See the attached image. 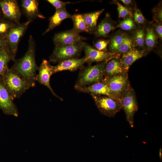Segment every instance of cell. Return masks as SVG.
<instances>
[{
	"instance_id": "cell-1",
	"label": "cell",
	"mask_w": 162,
	"mask_h": 162,
	"mask_svg": "<svg viewBox=\"0 0 162 162\" xmlns=\"http://www.w3.org/2000/svg\"><path fill=\"white\" fill-rule=\"evenodd\" d=\"M36 44L33 36H30L28 40V46L27 51L21 58L15 59L14 64L10 69L18 74L33 87L36 85L38 70L35 61Z\"/></svg>"
},
{
	"instance_id": "cell-2",
	"label": "cell",
	"mask_w": 162,
	"mask_h": 162,
	"mask_svg": "<svg viewBox=\"0 0 162 162\" xmlns=\"http://www.w3.org/2000/svg\"><path fill=\"white\" fill-rule=\"evenodd\" d=\"M107 62L84 66L81 69L75 87H84L102 81L104 78L105 66Z\"/></svg>"
},
{
	"instance_id": "cell-3",
	"label": "cell",
	"mask_w": 162,
	"mask_h": 162,
	"mask_svg": "<svg viewBox=\"0 0 162 162\" xmlns=\"http://www.w3.org/2000/svg\"><path fill=\"white\" fill-rule=\"evenodd\" d=\"M1 77L14 100L20 98L27 90L33 87L31 85L10 69L8 68Z\"/></svg>"
},
{
	"instance_id": "cell-4",
	"label": "cell",
	"mask_w": 162,
	"mask_h": 162,
	"mask_svg": "<svg viewBox=\"0 0 162 162\" xmlns=\"http://www.w3.org/2000/svg\"><path fill=\"white\" fill-rule=\"evenodd\" d=\"M86 43L82 41L68 45H55L49 57L50 62L58 63L67 59L77 58L80 54Z\"/></svg>"
},
{
	"instance_id": "cell-5",
	"label": "cell",
	"mask_w": 162,
	"mask_h": 162,
	"mask_svg": "<svg viewBox=\"0 0 162 162\" xmlns=\"http://www.w3.org/2000/svg\"><path fill=\"white\" fill-rule=\"evenodd\" d=\"M91 95L99 110L105 116L114 117L122 109L121 100L118 99L104 95Z\"/></svg>"
},
{
	"instance_id": "cell-6",
	"label": "cell",
	"mask_w": 162,
	"mask_h": 162,
	"mask_svg": "<svg viewBox=\"0 0 162 162\" xmlns=\"http://www.w3.org/2000/svg\"><path fill=\"white\" fill-rule=\"evenodd\" d=\"M120 100L126 119L130 127L133 128L134 116L138 107L134 90L130 85L124 92Z\"/></svg>"
},
{
	"instance_id": "cell-7",
	"label": "cell",
	"mask_w": 162,
	"mask_h": 162,
	"mask_svg": "<svg viewBox=\"0 0 162 162\" xmlns=\"http://www.w3.org/2000/svg\"><path fill=\"white\" fill-rule=\"evenodd\" d=\"M102 81L106 84L114 97L120 100L130 85L127 72L104 78Z\"/></svg>"
},
{
	"instance_id": "cell-8",
	"label": "cell",
	"mask_w": 162,
	"mask_h": 162,
	"mask_svg": "<svg viewBox=\"0 0 162 162\" xmlns=\"http://www.w3.org/2000/svg\"><path fill=\"white\" fill-rule=\"evenodd\" d=\"M31 22L28 20L16 24L10 30L5 39L7 45L16 56L19 43Z\"/></svg>"
},
{
	"instance_id": "cell-9",
	"label": "cell",
	"mask_w": 162,
	"mask_h": 162,
	"mask_svg": "<svg viewBox=\"0 0 162 162\" xmlns=\"http://www.w3.org/2000/svg\"><path fill=\"white\" fill-rule=\"evenodd\" d=\"M0 10L4 17L16 24L20 23L21 12L16 0H0Z\"/></svg>"
},
{
	"instance_id": "cell-10",
	"label": "cell",
	"mask_w": 162,
	"mask_h": 162,
	"mask_svg": "<svg viewBox=\"0 0 162 162\" xmlns=\"http://www.w3.org/2000/svg\"><path fill=\"white\" fill-rule=\"evenodd\" d=\"M0 77V109L4 114L17 116V107Z\"/></svg>"
},
{
	"instance_id": "cell-11",
	"label": "cell",
	"mask_w": 162,
	"mask_h": 162,
	"mask_svg": "<svg viewBox=\"0 0 162 162\" xmlns=\"http://www.w3.org/2000/svg\"><path fill=\"white\" fill-rule=\"evenodd\" d=\"M38 73L37 74L36 81L46 86L48 88L53 95L62 100V98L55 93L50 85V77L53 74V66L50 64L49 62L43 59L40 66L38 67Z\"/></svg>"
},
{
	"instance_id": "cell-12",
	"label": "cell",
	"mask_w": 162,
	"mask_h": 162,
	"mask_svg": "<svg viewBox=\"0 0 162 162\" xmlns=\"http://www.w3.org/2000/svg\"><path fill=\"white\" fill-rule=\"evenodd\" d=\"M83 49L85 52V56L87 60V62L89 64L94 62H108L118 56V55L110 52L97 50L86 44Z\"/></svg>"
},
{
	"instance_id": "cell-13",
	"label": "cell",
	"mask_w": 162,
	"mask_h": 162,
	"mask_svg": "<svg viewBox=\"0 0 162 162\" xmlns=\"http://www.w3.org/2000/svg\"><path fill=\"white\" fill-rule=\"evenodd\" d=\"M86 38L73 29L56 34L53 38L55 45H68L82 41Z\"/></svg>"
},
{
	"instance_id": "cell-14",
	"label": "cell",
	"mask_w": 162,
	"mask_h": 162,
	"mask_svg": "<svg viewBox=\"0 0 162 162\" xmlns=\"http://www.w3.org/2000/svg\"><path fill=\"white\" fill-rule=\"evenodd\" d=\"M39 5L38 0H21V5L22 11L28 21L31 22L37 18H45V17L40 12Z\"/></svg>"
},
{
	"instance_id": "cell-15",
	"label": "cell",
	"mask_w": 162,
	"mask_h": 162,
	"mask_svg": "<svg viewBox=\"0 0 162 162\" xmlns=\"http://www.w3.org/2000/svg\"><path fill=\"white\" fill-rule=\"evenodd\" d=\"M87 62L85 56L81 58H74L64 60L53 66V74L64 70L74 71L79 68L81 69Z\"/></svg>"
},
{
	"instance_id": "cell-16",
	"label": "cell",
	"mask_w": 162,
	"mask_h": 162,
	"mask_svg": "<svg viewBox=\"0 0 162 162\" xmlns=\"http://www.w3.org/2000/svg\"><path fill=\"white\" fill-rule=\"evenodd\" d=\"M74 88L76 90L80 92L116 98L113 95L106 84L103 81L87 86L82 87H75Z\"/></svg>"
},
{
	"instance_id": "cell-17",
	"label": "cell",
	"mask_w": 162,
	"mask_h": 162,
	"mask_svg": "<svg viewBox=\"0 0 162 162\" xmlns=\"http://www.w3.org/2000/svg\"><path fill=\"white\" fill-rule=\"evenodd\" d=\"M144 55V51L134 48L122 54L119 58L122 68L128 71L132 64L137 60L142 57Z\"/></svg>"
},
{
	"instance_id": "cell-18",
	"label": "cell",
	"mask_w": 162,
	"mask_h": 162,
	"mask_svg": "<svg viewBox=\"0 0 162 162\" xmlns=\"http://www.w3.org/2000/svg\"><path fill=\"white\" fill-rule=\"evenodd\" d=\"M71 15L67 11L66 8L56 10L54 14L49 18V23L47 28L43 34L44 35L60 25L65 19L70 18Z\"/></svg>"
},
{
	"instance_id": "cell-19",
	"label": "cell",
	"mask_w": 162,
	"mask_h": 162,
	"mask_svg": "<svg viewBox=\"0 0 162 162\" xmlns=\"http://www.w3.org/2000/svg\"><path fill=\"white\" fill-rule=\"evenodd\" d=\"M122 67L118 57L113 58L106 63L104 70V78L127 72Z\"/></svg>"
},
{
	"instance_id": "cell-20",
	"label": "cell",
	"mask_w": 162,
	"mask_h": 162,
	"mask_svg": "<svg viewBox=\"0 0 162 162\" xmlns=\"http://www.w3.org/2000/svg\"><path fill=\"white\" fill-rule=\"evenodd\" d=\"M16 56L6 45L0 50V77L8 69V65L10 61H14Z\"/></svg>"
},
{
	"instance_id": "cell-21",
	"label": "cell",
	"mask_w": 162,
	"mask_h": 162,
	"mask_svg": "<svg viewBox=\"0 0 162 162\" xmlns=\"http://www.w3.org/2000/svg\"><path fill=\"white\" fill-rule=\"evenodd\" d=\"M104 10V9L95 12L82 14L83 18L87 26L89 33L94 31L96 26L97 20L100 15Z\"/></svg>"
},
{
	"instance_id": "cell-22",
	"label": "cell",
	"mask_w": 162,
	"mask_h": 162,
	"mask_svg": "<svg viewBox=\"0 0 162 162\" xmlns=\"http://www.w3.org/2000/svg\"><path fill=\"white\" fill-rule=\"evenodd\" d=\"M114 27L108 17H106L96 27L94 30L97 37H104L108 34Z\"/></svg>"
},
{
	"instance_id": "cell-23",
	"label": "cell",
	"mask_w": 162,
	"mask_h": 162,
	"mask_svg": "<svg viewBox=\"0 0 162 162\" xmlns=\"http://www.w3.org/2000/svg\"><path fill=\"white\" fill-rule=\"evenodd\" d=\"M71 18L74 24L72 29L75 32L79 34L82 32L89 33L87 26L82 14H74L72 15Z\"/></svg>"
},
{
	"instance_id": "cell-24",
	"label": "cell",
	"mask_w": 162,
	"mask_h": 162,
	"mask_svg": "<svg viewBox=\"0 0 162 162\" xmlns=\"http://www.w3.org/2000/svg\"><path fill=\"white\" fill-rule=\"evenodd\" d=\"M16 24L5 18L3 16L0 17V38L5 39L11 28Z\"/></svg>"
},
{
	"instance_id": "cell-25",
	"label": "cell",
	"mask_w": 162,
	"mask_h": 162,
	"mask_svg": "<svg viewBox=\"0 0 162 162\" xmlns=\"http://www.w3.org/2000/svg\"><path fill=\"white\" fill-rule=\"evenodd\" d=\"M134 49L132 39L126 36L123 43L119 46L114 53L116 55L123 54Z\"/></svg>"
},
{
	"instance_id": "cell-26",
	"label": "cell",
	"mask_w": 162,
	"mask_h": 162,
	"mask_svg": "<svg viewBox=\"0 0 162 162\" xmlns=\"http://www.w3.org/2000/svg\"><path fill=\"white\" fill-rule=\"evenodd\" d=\"M145 42L146 45L149 49L153 48L156 45L157 37L154 30L151 28L147 29L145 34Z\"/></svg>"
},
{
	"instance_id": "cell-27",
	"label": "cell",
	"mask_w": 162,
	"mask_h": 162,
	"mask_svg": "<svg viewBox=\"0 0 162 162\" xmlns=\"http://www.w3.org/2000/svg\"><path fill=\"white\" fill-rule=\"evenodd\" d=\"M125 36L121 34L114 36L111 39L109 48L111 52L114 53L119 46L123 43Z\"/></svg>"
},
{
	"instance_id": "cell-28",
	"label": "cell",
	"mask_w": 162,
	"mask_h": 162,
	"mask_svg": "<svg viewBox=\"0 0 162 162\" xmlns=\"http://www.w3.org/2000/svg\"><path fill=\"white\" fill-rule=\"evenodd\" d=\"M145 34L144 29H141L137 30L134 35L135 42L138 46L142 47L145 42Z\"/></svg>"
},
{
	"instance_id": "cell-29",
	"label": "cell",
	"mask_w": 162,
	"mask_h": 162,
	"mask_svg": "<svg viewBox=\"0 0 162 162\" xmlns=\"http://www.w3.org/2000/svg\"><path fill=\"white\" fill-rule=\"evenodd\" d=\"M135 25L132 19L128 18L120 22L116 26L123 30L126 31L130 30L135 28Z\"/></svg>"
},
{
	"instance_id": "cell-30",
	"label": "cell",
	"mask_w": 162,
	"mask_h": 162,
	"mask_svg": "<svg viewBox=\"0 0 162 162\" xmlns=\"http://www.w3.org/2000/svg\"><path fill=\"white\" fill-rule=\"evenodd\" d=\"M116 4L117 6L118 15L120 18H124L130 14V11L127 8L124 7L119 2H117Z\"/></svg>"
},
{
	"instance_id": "cell-31",
	"label": "cell",
	"mask_w": 162,
	"mask_h": 162,
	"mask_svg": "<svg viewBox=\"0 0 162 162\" xmlns=\"http://www.w3.org/2000/svg\"><path fill=\"white\" fill-rule=\"evenodd\" d=\"M46 1L53 6L56 8V10L66 8L67 4L71 3L69 2H64L59 0H47Z\"/></svg>"
},
{
	"instance_id": "cell-32",
	"label": "cell",
	"mask_w": 162,
	"mask_h": 162,
	"mask_svg": "<svg viewBox=\"0 0 162 162\" xmlns=\"http://www.w3.org/2000/svg\"><path fill=\"white\" fill-rule=\"evenodd\" d=\"M109 41L107 40H100L97 42L94 45L95 49L101 51H106L107 46Z\"/></svg>"
},
{
	"instance_id": "cell-33",
	"label": "cell",
	"mask_w": 162,
	"mask_h": 162,
	"mask_svg": "<svg viewBox=\"0 0 162 162\" xmlns=\"http://www.w3.org/2000/svg\"><path fill=\"white\" fill-rule=\"evenodd\" d=\"M134 19L136 22L139 24L144 23L145 21L142 14L138 9L136 10L134 13Z\"/></svg>"
},
{
	"instance_id": "cell-34",
	"label": "cell",
	"mask_w": 162,
	"mask_h": 162,
	"mask_svg": "<svg viewBox=\"0 0 162 162\" xmlns=\"http://www.w3.org/2000/svg\"><path fill=\"white\" fill-rule=\"evenodd\" d=\"M155 30L157 35L161 39L162 38V26L160 24L155 27Z\"/></svg>"
},
{
	"instance_id": "cell-35",
	"label": "cell",
	"mask_w": 162,
	"mask_h": 162,
	"mask_svg": "<svg viewBox=\"0 0 162 162\" xmlns=\"http://www.w3.org/2000/svg\"><path fill=\"white\" fill-rule=\"evenodd\" d=\"M162 9L160 8L157 10L155 14L156 18L160 21H162Z\"/></svg>"
},
{
	"instance_id": "cell-36",
	"label": "cell",
	"mask_w": 162,
	"mask_h": 162,
	"mask_svg": "<svg viewBox=\"0 0 162 162\" xmlns=\"http://www.w3.org/2000/svg\"><path fill=\"white\" fill-rule=\"evenodd\" d=\"M6 45L5 39L0 38V50Z\"/></svg>"
},
{
	"instance_id": "cell-37",
	"label": "cell",
	"mask_w": 162,
	"mask_h": 162,
	"mask_svg": "<svg viewBox=\"0 0 162 162\" xmlns=\"http://www.w3.org/2000/svg\"><path fill=\"white\" fill-rule=\"evenodd\" d=\"M120 1L126 5L129 4L132 2V0H121Z\"/></svg>"
},
{
	"instance_id": "cell-38",
	"label": "cell",
	"mask_w": 162,
	"mask_h": 162,
	"mask_svg": "<svg viewBox=\"0 0 162 162\" xmlns=\"http://www.w3.org/2000/svg\"><path fill=\"white\" fill-rule=\"evenodd\" d=\"M161 152V149H160V154H159L160 159H161V157H162Z\"/></svg>"
},
{
	"instance_id": "cell-39",
	"label": "cell",
	"mask_w": 162,
	"mask_h": 162,
	"mask_svg": "<svg viewBox=\"0 0 162 162\" xmlns=\"http://www.w3.org/2000/svg\"><path fill=\"white\" fill-rule=\"evenodd\" d=\"M2 16L1 12L0 10V17Z\"/></svg>"
}]
</instances>
